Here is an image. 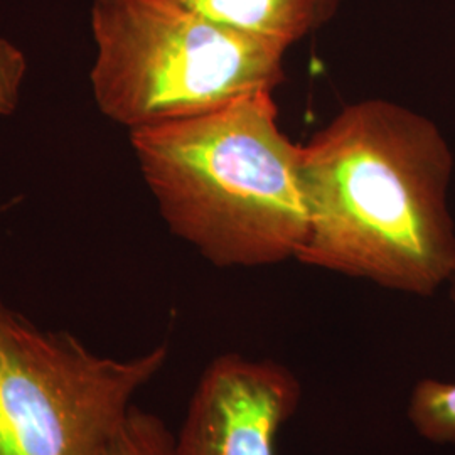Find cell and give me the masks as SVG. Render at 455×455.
I'll return each instance as SVG.
<instances>
[{
	"mask_svg": "<svg viewBox=\"0 0 455 455\" xmlns=\"http://www.w3.org/2000/svg\"><path fill=\"white\" fill-rule=\"evenodd\" d=\"M300 172V263L413 295L452 280V154L428 118L387 100L353 103L302 146Z\"/></svg>",
	"mask_w": 455,
	"mask_h": 455,
	"instance_id": "obj_1",
	"label": "cell"
},
{
	"mask_svg": "<svg viewBox=\"0 0 455 455\" xmlns=\"http://www.w3.org/2000/svg\"><path fill=\"white\" fill-rule=\"evenodd\" d=\"M169 229L220 268L297 260L309 231L302 146L280 131L274 92L131 132Z\"/></svg>",
	"mask_w": 455,
	"mask_h": 455,
	"instance_id": "obj_2",
	"label": "cell"
},
{
	"mask_svg": "<svg viewBox=\"0 0 455 455\" xmlns=\"http://www.w3.org/2000/svg\"><path fill=\"white\" fill-rule=\"evenodd\" d=\"M90 24L95 103L129 132L210 114L283 82L289 46L180 0H93Z\"/></svg>",
	"mask_w": 455,
	"mask_h": 455,
	"instance_id": "obj_3",
	"label": "cell"
},
{
	"mask_svg": "<svg viewBox=\"0 0 455 455\" xmlns=\"http://www.w3.org/2000/svg\"><path fill=\"white\" fill-rule=\"evenodd\" d=\"M167 359L165 344L133 358L100 356L0 297V455H107Z\"/></svg>",
	"mask_w": 455,
	"mask_h": 455,
	"instance_id": "obj_4",
	"label": "cell"
},
{
	"mask_svg": "<svg viewBox=\"0 0 455 455\" xmlns=\"http://www.w3.org/2000/svg\"><path fill=\"white\" fill-rule=\"evenodd\" d=\"M302 402L292 370L227 353L204 368L176 434V455H278V435Z\"/></svg>",
	"mask_w": 455,
	"mask_h": 455,
	"instance_id": "obj_5",
	"label": "cell"
},
{
	"mask_svg": "<svg viewBox=\"0 0 455 455\" xmlns=\"http://www.w3.org/2000/svg\"><path fill=\"white\" fill-rule=\"evenodd\" d=\"M228 28L292 46L339 7L334 0H180Z\"/></svg>",
	"mask_w": 455,
	"mask_h": 455,
	"instance_id": "obj_6",
	"label": "cell"
},
{
	"mask_svg": "<svg viewBox=\"0 0 455 455\" xmlns=\"http://www.w3.org/2000/svg\"><path fill=\"white\" fill-rule=\"evenodd\" d=\"M407 417L413 430L427 442L455 445V383L420 379L410 393Z\"/></svg>",
	"mask_w": 455,
	"mask_h": 455,
	"instance_id": "obj_7",
	"label": "cell"
},
{
	"mask_svg": "<svg viewBox=\"0 0 455 455\" xmlns=\"http://www.w3.org/2000/svg\"><path fill=\"white\" fill-rule=\"evenodd\" d=\"M107 455H176V435L159 415L133 405Z\"/></svg>",
	"mask_w": 455,
	"mask_h": 455,
	"instance_id": "obj_8",
	"label": "cell"
},
{
	"mask_svg": "<svg viewBox=\"0 0 455 455\" xmlns=\"http://www.w3.org/2000/svg\"><path fill=\"white\" fill-rule=\"evenodd\" d=\"M26 75V54L9 39L0 37V116L16 112Z\"/></svg>",
	"mask_w": 455,
	"mask_h": 455,
	"instance_id": "obj_9",
	"label": "cell"
},
{
	"mask_svg": "<svg viewBox=\"0 0 455 455\" xmlns=\"http://www.w3.org/2000/svg\"><path fill=\"white\" fill-rule=\"evenodd\" d=\"M334 2H336V4H338V5H339V4H341L342 0H334Z\"/></svg>",
	"mask_w": 455,
	"mask_h": 455,
	"instance_id": "obj_10",
	"label": "cell"
}]
</instances>
